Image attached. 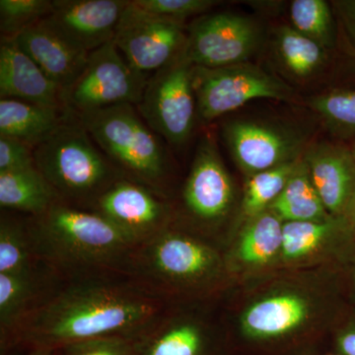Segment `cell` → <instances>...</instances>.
<instances>
[{
  "label": "cell",
  "mask_w": 355,
  "mask_h": 355,
  "mask_svg": "<svg viewBox=\"0 0 355 355\" xmlns=\"http://www.w3.org/2000/svg\"><path fill=\"white\" fill-rule=\"evenodd\" d=\"M338 345L343 355H355V326L349 327L340 334Z\"/></svg>",
  "instance_id": "obj_36"
},
{
  "label": "cell",
  "mask_w": 355,
  "mask_h": 355,
  "mask_svg": "<svg viewBox=\"0 0 355 355\" xmlns=\"http://www.w3.org/2000/svg\"><path fill=\"white\" fill-rule=\"evenodd\" d=\"M13 39L62 92L80 76L87 62L89 53L70 46L41 21Z\"/></svg>",
  "instance_id": "obj_17"
},
{
  "label": "cell",
  "mask_w": 355,
  "mask_h": 355,
  "mask_svg": "<svg viewBox=\"0 0 355 355\" xmlns=\"http://www.w3.org/2000/svg\"><path fill=\"white\" fill-rule=\"evenodd\" d=\"M33 250L58 272L125 268L137 245L104 216L58 202L28 226Z\"/></svg>",
  "instance_id": "obj_2"
},
{
  "label": "cell",
  "mask_w": 355,
  "mask_h": 355,
  "mask_svg": "<svg viewBox=\"0 0 355 355\" xmlns=\"http://www.w3.org/2000/svg\"><path fill=\"white\" fill-rule=\"evenodd\" d=\"M0 98L65 110L62 89L44 74L15 39L1 38Z\"/></svg>",
  "instance_id": "obj_15"
},
{
  "label": "cell",
  "mask_w": 355,
  "mask_h": 355,
  "mask_svg": "<svg viewBox=\"0 0 355 355\" xmlns=\"http://www.w3.org/2000/svg\"><path fill=\"white\" fill-rule=\"evenodd\" d=\"M36 272L0 273V327L1 345L6 347L26 316L31 312L33 299L38 289Z\"/></svg>",
  "instance_id": "obj_23"
},
{
  "label": "cell",
  "mask_w": 355,
  "mask_h": 355,
  "mask_svg": "<svg viewBox=\"0 0 355 355\" xmlns=\"http://www.w3.org/2000/svg\"><path fill=\"white\" fill-rule=\"evenodd\" d=\"M36 259L28 226L2 217L0 222V273L19 275L36 272Z\"/></svg>",
  "instance_id": "obj_25"
},
{
  "label": "cell",
  "mask_w": 355,
  "mask_h": 355,
  "mask_svg": "<svg viewBox=\"0 0 355 355\" xmlns=\"http://www.w3.org/2000/svg\"><path fill=\"white\" fill-rule=\"evenodd\" d=\"M258 28L233 13L203 16L191 28L184 53L195 67L217 69L243 64L258 44Z\"/></svg>",
  "instance_id": "obj_10"
},
{
  "label": "cell",
  "mask_w": 355,
  "mask_h": 355,
  "mask_svg": "<svg viewBox=\"0 0 355 355\" xmlns=\"http://www.w3.org/2000/svg\"><path fill=\"white\" fill-rule=\"evenodd\" d=\"M197 114L212 121L254 99H288L291 89L263 70L249 64L207 69L193 67Z\"/></svg>",
  "instance_id": "obj_8"
},
{
  "label": "cell",
  "mask_w": 355,
  "mask_h": 355,
  "mask_svg": "<svg viewBox=\"0 0 355 355\" xmlns=\"http://www.w3.org/2000/svg\"><path fill=\"white\" fill-rule=\"evenodd\" d=\"M352 157H354L355 164V146L354 148H352ZM347 212H349V214H352V216H354L355 217V188L354 196H352V202H350L349 207V209H347Z\"/></svg>",
  "instance_id": "obj_38"
},
{
  "label": "cell",
  "mask_w": 355,
  "mask_h": 355,
  "mask_svg": "<svg viewBox=\"0 0 355 355\" xmlns=\"http://www.w3.org/2000/svg\"><path fill=\"white\" fill-rule=\"evenodd\" d=\"M140 338L109 336L65 345L55 355H137Z\"/></svg>",
  "instance_id": "obj_33"
},
{
  "label": "cell",
  "mask_w": 355,
  "mask_h": 355,
  "mask_svg": "<svg viewBox=\"0 0 355 355\" xmlns=\"http://www.w3.org/2000/svg\"><path fill=\"white\" fill-rule=\"evenodd\" d=\"M36 168L34 148L20 140L0 135V174Z\"/></svg>",
  "instance_id": "obj_34"
},
{
  "label": "cell",
  "mask_w": 355,
  "mask_h": 355,
  "mask_svg": "<svg viewBox=\"0 0 355 355\" xmlns=\"http://www.w3.org/2000/svg\"><path fill=\"white\" fill-rule=\"evenodd\" d=\"M343 22L355 46V1L338 2Z\"/></svg>",
  "instance_id": "obj_35"
},
{
  "label": "cell",
  "mask_w": 355,
  "mask_h": 355,
  "mask_svg": "<svg viewBox=\"0 0 355 355\" xmlns=\"http://www.w3.org/2000/svg\"><path fill=\"white\" fill-rule=\"evenodd\" d=\"M62 198L37 168L0 174V205L2 209L39 216Z\"/></svg>",
  "instance_id": "obj_20"
},
{
  "label": "cell",
  "mask_w": 355,
  "mask_h": 355,
  "mask_svg": "<svg viewBox=\"0 0 355 355\" xmlns=\"http://www.w3.org/2000/svg\"><path fill=\"white\" fill-rule=\"evenodd\" d=\"M224 135L236 162L251 176L291 162L298 147L286 133L252 121H231Z\"/></svg>",
  "instance_id": "obj_14"
},
{
  "label": "cell",
  "mask_w": 355,
  "mask_h": 355,
  "mask_svg": "<svg viewBox=\"0 0 355 355\" xmlns=\"http://www.w3.org/2000/svg\"><path fill=\"white\" fill-rule=\"evenodd\" d=\"M333 228L331 220L286 222L282 228V256L289 261L304 258L326 241Z\"/></svg>",
  "instance_id": "obj_28"
},
{
  "label": "cell",
  "mask_w": 355,
  "mask_h": 355,
  "mask_svg": "<svg viewBox=\"0 0 355 355\" xmlns=\"http://www.w3.org/2000/svg\"><path fill=\"white\" fill-rule=\"evenodd\" d=\"M53 0H0L1 38L13 39L46 18Z\"/></svg>",
  "instance_id": "obj_29"
},
{
  "label": "cell",
  "mask_w": 355,
  "mask_h": 355,
  "mask_svg": "<svg viewBox=\"0 0 355 355\" xmlns=\"http://www.w3.org/2000/svg\"><path fill=\"white\" fill-rule=\"evenodd\" d=\"M34 158L37 169L64 202L93 205L121 179L87 130L70 114L48 139L34 147Z\"/></svg>",
  "instance_id": "obj_3"
},
{
  "label": "cell",
  "mask_w": 355,
  "mask_h": 355,
  "mask_svg": "<svg viewBox=\"0 0 355 355\" xmlns=\"http://www.w3.org/2000/svg\"><path fill=\"white\" fill-rule=\"evenodd\" d=\"M218 268V257L211 248L168 229L135 247L125 266L137 286L154 295L161 287L207 282Z\"/></svg>",
  "instance_id": "obj_5"
},
{
  "label": "cell",
  "mask_w": 355,
  "mask_h": 355,
  "mask_svg": "<svg viewBox=\"0 0 355 355\" xmlns=\"http://www.w3.org/2000/svg\"><path fill=\"white\" fill-rule=\"evenodd\" d=\"M354 287H355V272H354Z\"/></svg>",
  "instance_id": "obj_39"
},
{
  "label": "cell",
  "mask_w": 355,
  "mask_h": 355,
  "mask_svg": "<svg viewBox=\"0 0 355 355\" xmlns=\"http://www.w3.org/2000/svg\"><path fill=\"white\" fill-rule=\"evenodd\" d=\"M187 38L183 24L147 13L130 0L113 42L132 69L149 77L184 51Z\"/></svg>",
  "instance_id": "obj_9"
},
{
  "label": "cell",
  "mask_w": 355,
  "mask_h": 355,
  "mask_svg": "<svg viewBox=\"0 0 355 355\" xmlns=\"http://www.w3.org/2000/svg\"><path fill=\"white\" fill-rule=\"evenodd\" d=\"M135 107L114 105L72 116L121 176L158 193L167 174V156Z\"/></svg>",
  "instance_id": "obj_4"
},
{
  "label": "cell",
  "mask_w": 355,
  "mask_h": 355,
  "mask_svg": "<svg viewBox=\"0 0 355 355\" xmlns=\"http://www.w3.org/2000/svg\"><path fill=\"white\" fill-rule=\"evenodd\" d=\"M298 164L296 161H291L252 175L245 191L243 202L245 214L254 217L265 212L284 190Z\"/></svg>",
  "instance_id": "obj_26"
},
{
  "label": "cell",
  "mask_w": 355,
  "mask_h": 355,
  "mask_svg": "<svg viewBox=\"0 0 355 355\" xmlns=\"http://www.w3.org/2000/svg\"><path fill=\"white\" fill-rule=\"evenodd\" d=\"M309 316V303L302 296L282 293L261 299L248 308L242 328L254 338H273L299 328Z\"/></svg>",
  "instance_id": "obj_18"
},
{
  "label": "cell",
  "mask_w": 355,
  "mask_h": 355,
  "mask_svg": "<svg viewBox=\"0 0 355 355\" xmlns=\"http://www.w3.org/2000/svg\"><path fill=\"white\" fill-rule=\"evenodd\" d=\"M137 246L166 230L169 210L150 189L121 178L93 205Z\"/></svg>",
  "instance_id": "obj_12"
},
{
  "label": "cell",
  "mask_w": 355,
  "mask_h": 355,
  "mask_svg": "<svg viewBox=\"0 0 355 355\" xmlns=\"http://www.w3.org/2000/svg\"><path fill=\"white\" fill-rule=\"evenodd\" d=\"M268 209L286 221L329 220L305 162L299 163L286 188Z\"/></svg>",
  "instance_id": "obj_22"
},
{
  "label": "cell",
  "mask_w": 355,
  "mask_h": 355,
  "mask_svg": "<svg viewBox=\"0 0 355 355\" xmlns=\"http://www.w3.org/2000/svg\"><path fill=\"white\" fill-rule=\"evenodd\" d=\"M313 186L327 211L347 212L355 188V164L352 150L334 146L311 149L305 160Z\"/></svg>",
  "instance_id": "obj_16"
},
{
  "label": "cell",
  "mask_w": 355,
  "mask_h": 355,
  "mask_svg": "<svg viewBox=\"0 0 355 355\" xmlns=\"http://www.w3.org/2000/svg\"><path fill=\"white\" fill-rule=\"evenodd\" d=\"M277 48L282 62L296 76H310L324 62L322 44L292 28H280Z\"/></svg>",
  "instance_id": "obj_27"
},
{
  "label": "cell",
  "mask_w": 355,
  "mask_h": 355,
  "mask_svg": "<svg viewBox=\"0 0 355 355\" xmlns=\"http://www.w3.org/2000/svg\"><path fill=\"white\" fill-rule=\"evenodd\" d=\"M193 67L184 51L149 76L137 111L154 132L180 146L190 137L197 114Z\"/></svg>",
  "instance_id": "obj_7"
},
{
  "label": "cell",
  "mask_w": 355,
  "mask_h": 355,
  "mask_svg": "<svg viewBox=\"0 0 355 355\" xmlns=\"http://www.w3.org/2000/svg\"><path fill=\"white\" fill-rule=\"evenodd\" d=\"M312 108L334 127L355 132V91H336L312 101Z\"/></svg>",
  "instance_id": "obj_31"
},
{
  "label": "cell",
  "mask_w": 355,
  "mask_h": 355,
  "mask_svg": "<svg viewBox=\"0 0 355 355\" xmlns=\"http://www.w3.org/2000/svg\"><path fill=\"white\" fill-rule=\"evenodd\" d=\"M148 78L132 69L114 42H109L89 53L80 76L62 92L65 111L78 114L114 105L137 106Z\"/></svg>",
  "instance_id": "obj_6"
},
{
  "label": "cell",
  "mask_w": 355,
  "mask_h": 355,
  "mask_svg": "<svg viewBox=\"0 0 355 355\" xmlns=\"http://www.w3.org/2000/svg\"><path fill=\"white\" fill-rule=\"evenodd\" d=\"M233 187L216 146L205 139L198 146L184 189L187 209L200 220H219L230 209Z\"/></svg>",
  "instance_id": "obj_13"
},
{
  "label": "cell",
  "mask_w": 355,
  "mask_h": 355,
  "mask_svg": "<svg viewBox=\"0 0 355 355\" xmlns=\"http://www.w3.org/2000/svg\"><path fill=\"white\" fill-rule=\"evenodd\" d=\"M69 116L64 109L1 99L0 135L20 140L34 148L48 139Z\"/></svg>",
  "instance_id": "obj_19"
},
{
  "label": "cell",
  "mask_w": 355,
  "mask_h": 355,
  "mask_svg": "<svg viewBox=\"0 0 355 355\" xmlns=\"http://www.w3.org/2000/svg\"><path fill=\"white\" fill-rule=\"evenodd\" d=\"M207 335L202 327L193 320H158L146 335L139 338L137 355H205Z\"/></svg>",
  "instance_id": "obj_21"
},
{
  "label": "cell",
  "mask_w": 355,
  "mask_h": 355,
  "mask_svg": "<svg viewBox=\"0 0 355 355\" xmlns=\"http://www.w3.org/2000/svg\"><path fill=\"white\" fill-rule=\"evenodd\" d=\"M282 219L272 211H265L253 217L239 243L237 254L248 265H265L272 261L282 248Z\"/></svg>",
  "instance_id": "obj_24"
},
{
  "label": "cell",
  "mask_w": 355,
  "mask_h": 355,
  "mask_svg": "<svg viewBox=\"0 0 355 355\" xmlns=\"http://www.w3.org/2000/svg\"><path fill=\"white\" fill-rule=\"evenodd\" d=\"M291 17L298 32L320 44L331 43L333 19L330 7L324 0H294Z\"/></svg>",
  "instance_id": "obj_30"
},
{
  "label": "cell",
  "mask_w": 355,
  "mask_h": 355,
  "mask_svg": "<svg viewBox=\"0 0 355 355\" xmlns=\"http://www.w3.org/2000/svg\"><path fill=\"white\" fill-rule=\"evenodd\" d=\"M160 310L156 295L137 284L85 280L34 307L12 338L51 349L109 336L141 338L157 323Z\"/></svg>",
  "instance_id": "obj_1"
},
{
  "label": "cell",
  "mask_w": 355,
  "mask_h": 355,
  "mask_svg": "<svg viewBox=\"0 0 355 355\" xmlns=\"http://www.w3.org/2000/svg\"><path fill=\"white\" fill-rule=\"evenodd\" d=\"M141 10L183 24L184 20L205 12L216 3L210 0H132Z\"/></svg>",
  "instance_id": "obj_32"
},
{
  "label": "cell",
  "mask_w": 355,
  "mask_h": 355,
  "mask_svg": "<svg viewBox=\"0 0 355 355\" xmlns=\"http://www.w3.org/2000/svg\"><path fill=\"white\" fill-rule=\"evenodd\" d=\"M28 355H55V350L44 349V347H36V349H32L31 352Z\"/></svg>",
  "instance_id": "obj_37"
},
{
  "label": "cell",
  "mask_w": 355,
  "mask_h": 355,
  "mask_svg": "<svg viewBox=\"0 0 355 355\" xmlns=\"http://www.w3.org/2000/svg\"><path fill=\"white\" fill-rule=\"evenodd\" d=\"M130 0H53L41 21L76 50L90 53L114 40Z\"/></svg>",
  "instance_id": "obj_11"
}]
</instances>
